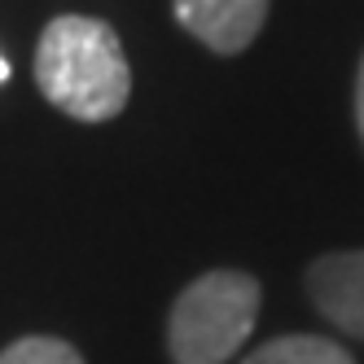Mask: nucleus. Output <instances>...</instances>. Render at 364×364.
<instances>
[{"mask_svg": "<svg viewBox=\"0 0 364 364\" xmlns=\"http://www.w3.org/2000/svg\"><path fill=\"white\" fill-rule=\"evenodd\" d=\"M36 84L53 106L80 123L114 119L132 97L123 44L101 18H53L36 48Z\"/></svg>", "mask_w": 364, "mask_h": 364, "instance_id": "obj_1", "label": "nucleus"}, {"mask_svg": "<svg viewBox=\"0 0 364 364\" xmlns=\"http://www.w3.org/2000/svg\"><path fill=\"white\" fill-rule=\"evenodd\" d=\"M259 316V281L246 272H206L185 285L167 321V347L176 364H228L250 338Z\"/></svg>", "mask_w": 364, "mask_h": 364, "instance_id": "obj_2", "label": "nucleus"}, {"mask_svg": "<svg viewBox=\"0 0 364 364\" xmlns=\"http://www.w3.org/2000/svg\"><path fill=\"white\" fill-rule=\"evenodd\" d=\"M307 294L333 329L364 338V250L316 259L307 268Z\"/></svg>", "mask_w": 364, "mask_h": 364, "instance_id": "obj_3", "label": "nucleus"}, {"mask_svg": "<svg viewBox=\"0 0 364 364\" xmlns=\"http://www.w3.org/2000/svg\"><path fill=\"white\" fill-rule=\"evenodd\" d=\"M176 22L211 53H242L268 18V0H171Z\"/></svg>", "mask_w": 364, "mask_h": 364, "instance_id": "obj_4", "label": "nucleus"}, {"mask_svg": "<svg viewBox=\"0 0 364 364\" xmlns=\"http://www.w3.org/2000/svg\"><path fill=\"white\" fill-rule=\"evenodd\" d=\"M246 364H355L347 347L329 343L316 333H290V338H272L255 355H246Z\"/></svg>", "mask_w": 364, "mask_h": 364, "instance_id": "obj_5", "label": "nucleus"}, {"mask_svg": "<svg viewBox=\"0 0 364 364\" xmlns=\"http://www.w3.org/2000/svg\"><path fill=\"white\" fill-rule=\"evenodd\" d=\"M0 364H84V355L75 351L70 343H62V338H18V343H9L5 351H0Z\"/></svg>", "mask_w": 364, "mask_h": 364, "instance_id": "obj_6", "label": "nucleus"}, {"mask_svg": "<svg viewBox=\"0 0 364 364\" xmlns=\"http://www.w3.org/2000/svg\"><path fill=\"white\" fill-rule=\"evenodd\" d=\"M355 127L364 136V58H360V75H355Z\"/></svg>", "mask_w": 364, "mask_h": 364, "instance_id": "obj_7", "label": "nucleus"}, {"mask_svg": "<svg viewBox=\"0 0 364 364\" xmlns=\"http://www.w3.org/2000/svg\"><path fill=\"white\" fill-rule=\"evenodd\" d=\"M5 80H9V62H5V58H0V84H5Z\"/></svg>", "mask_w": 364, "mask_h": 364, "instance_id": "obj_8", "label": "nucleus"}]
</instances>
